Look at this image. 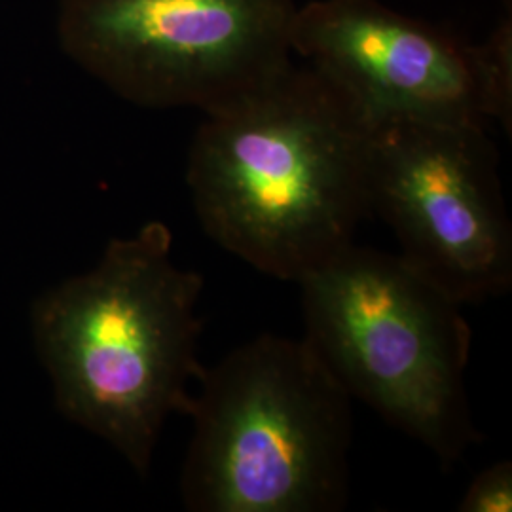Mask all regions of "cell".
I'll use <instances>...</instances> for the list:
<instances>
[{"instance_id": "obj_4", "label": "cell", "mask_w": 512, "mask_h": 512, "mask_svg": "<svg viewBox=\"0 0 512 512\" xmlns=\"http://www.w3.org/2000/svg\"><path fill=\"white\" fill-rule=\"evenodd\" d=\"M298 285L304 338L351 399L442 465L480 442L465 387L473 332L458 300L403 256L355 243Z\"/></svg>"}, {"instance_id": "obj_1", "label": "cell", "mask_w": 512, "mask_h": 512, "mask_svg": "<svg viewBox=\"0 0 512 512\" xmlns=\"http://www.w3.org/2000/svg\"><path fill=\"white\" fill-rule=\"evenodd\" d=\"M370 135L327 76L291 61L203 112L186 165L203 230L258 272L298 283L372 213Z\"/></svg>"}, {"instance_id": "obj_6", "label": "cell", "mask_w": 512, "mask_h": 512, "mask_svg": "<svg viewBox=\"0 0 512 512\" xmlns=\"http://www.w3.org/2000/svg\"><path fill=\"white\" fill-rule=\"evenodd\" d=\"M291 48L370 126L497 120L511 129V16L471 44L378 0H313L296 8Z\"/></svg>"}, {"instance_id": "obj_2", "label": "cell", "mask_w": 512, "mask_h": 512, "mask_svg": "<svg viewBox=\"0 0 512 512\" xmlns=\"http://www.w3.org/2000/svg\"><path fill=\"white\" fill-rule=\"evenodd\" d=\"M171 247V230L148 222L131 238L112 239L92 272L42 294L33 308L59 410L141 475L165 420L184 414L203 370V277L179 268Z\"/></svg>"}, {"instance_id": "obj_8", "label": "cell", "mask_w": 512, "mask_h": 512, "mask_svg": "<svg viewBox=\"0 0 512 512\" xmlns=\"http://www.w3.org/2000/svg\"><path fill=\"white\" fill-rule=\"evenodd\" d=\"M461 512L512 511V463L497 461L471 480L459 499Z\"/></svg>"}, {"instance_id": "obj_3", "label": "cell", "mask_w": 512, "mask_h": 512, "mask_svg": "<svg viewBox=\"0 0 512 512\" xmlns=\"http://www.w3.org/2000/svg\"><path fill=\"white\" fill-rule=\"evenodd\" d=\"M181 494L196 512H334L349 494L351 397L306 338L262 334L203 368Z\"/></svg>"}, {"instance_id": "obj_5", "label": "cell", "mask_w": 512, "mask_h": 512, "mask_svg": "<svg viewBox=\"0 0 512 512\" xmlns=\"http://www.w3.org/2000/svg\"><path fill=\"white\" fill-rule=\"evenodd\" d=\"M294 0H57V46L147 109L202 112L293 61Z\"/></svg>"}, {"instance_id": "obj_7", "label": "cell", "mask_w": 512, "mask_h": 512, "mask_svg": "<svg viewBox=\"0 0 512 512\" xmlns=\"http://www.w3.org/2000/svg\"><path fill=\"white\" fill-rule=\"evenodd\" d=\"M488 126L387 122L370 135V209L404 260L459 304L507 294L512 226Z\"/></svg>"}]
</instances>
